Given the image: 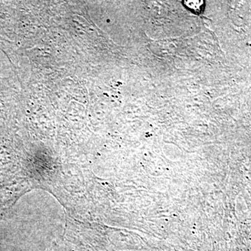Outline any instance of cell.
Returning a JSON list of instances; mask_svg holds the SVG:
<instances>
[{
  "mask_svg": "<svg viewBox=\"0 0 251 251\" xmlns=\"http://www.w3.org/2000/svg\"><path fill=\"white\" fill-rule=\"evenodd\" d=\"M184 3L187 7L196 13L201 12L202 6L204 5L202 1H185Z\"/></svg>",
  "mask_w": 251,
  "mask_h": 251,
  "instance_id": "cell-1",
  "label": "cell"
}]
</instances>
